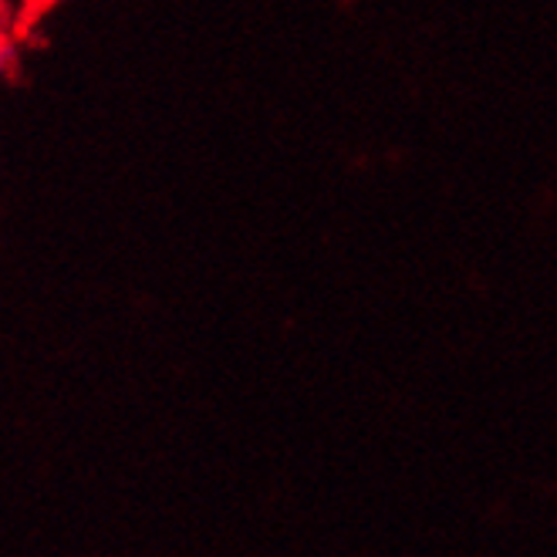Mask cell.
I'll return each instance as SVG.
<instances>
[{"label": "cell", "mask_w": 557, "mask_h": 557, "mask_svg": "<svg viewBox=\"0 0 557 557\" xmlns=\"http://www.w3.org/2000/svg\"><path fill=\"white\" fill-rule=\"evenodd\" d=\"M11 58H14V45L8 38V30H4V21H0V72H8Z\"/></svg>", "instance_id": "cell-1"}, {"label": "cell", "mask_w": 557, "mask_h": 557, "mask_svg": "<svg viewBox=\"0 0 557 557\" xmlns=\"http://www.w3.org/2000/svg\"><path fill=\"white\" fill-rule=\"evenodd\" d=\"M48 4H54V0H30V8H48Z\"/></svg>", "instance_id": "cell-2"}, {"label": "cell", "mask_w": 557, "mask_h": 557, "mask_svg": "<svg viewBox=\"0 0 557 557\" xmlns=\"http://www.w3.org/2000/svg\"><path fill=\"white\" fill-rule=\"evenodd\" d=\"M4 14H8V0H0V21H4Z\"/></svg>", "instance_id": "cell-3"}]
</instances>
